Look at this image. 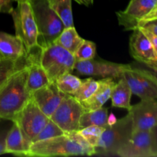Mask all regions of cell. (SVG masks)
<instances>
[{
	"mask_svg": "<svg viewBox=\"0 0 157 157\" xmlns=\"http://www.w3.org/2000/svg\"><path fill=\"white\" fill-rule=\"evenodd\" d=\"M95 149L78 131L65 133L61 136L32 143L25 156H93Z\"/></svg>",
	"mask_w": 157,
	"mask_h": 157,
	"instance_id": "obj_1",
	"label": "cell"
},
{
	"mask_svg": "<svg viewBox=\"0 0 157 157\" xmlns=\"http://www.w3.org/2000/svg\"><path fill=\"white\" fill-rule=\"evenodd\" d=\"M26 64L17 70L0 87V119L13 122L31 99L27 87Z\"/></svg>",
	"mask_w": 157,
	"mask_h": 157,
	"instance_id": "obj_2",
	"label": "cell"
},
{
	"mask_svg": "<svg viewBox=\"0 0 157 157\" xmlns=\"http://www.w3.org/2000/svg\"><path fill=\"white\" fill-rule=\"evenodd\" d=\"M39 61L51 81L75 70L76 59L74 54L56 42L39 48Z\"/></svg>",
	"mask_w": 157,
	"mask_h": 157,
	"instance_id": "obj_3",
	"label": "cell"
},
{
	"mask_svg": "<svg viewBox=\"0 0 157 157\" xmlns=\"http://www.w3.org/2000/svg\"><path fill=\"white\" fill-rule=\"evenodd\" d=\"M133 133L131 116L128 113L104 129L95 147V155L117 156L120 149L130 140Z\"/></svg>",
	"mask_w": 157,
	"mask_h": 157,
	"instance_id": "obj_4",
	"label": "cell"
},
{
	"mask_svg": "<svg viewBox=\"0 0 157 157\" xmlns=\"http://www.w3.org/2000/svg\"><path fill=\"white\" fill-rule=\"evenodd\" d=\"M10 15L13 19L15 35L21 39L27 53L39 49V33L31 2H18Z\"/></svg>",
	"mask_w": 157,
	"mask_h": 157,
	"instance_id": "obj_5",
	"label": "cell"
},
{
	"mask_svg": "<svg viewBox=\"0 0 157 157\" xmlns=\"http://www.w3.org/2000/svg\"><path fill=\"white\" fill-rule=\"evenodd\" d=\"M31 4L39 33V48L54 42L65 28L62 21L51 9L48 0H33Z\"/></svg>",
	"mask_w": 157,
	"mask_h": 157,
	"instance_id": "obj_6",
	"label": "cell"
},
{
	"mask_svg": "<svg viewBox=\"0 0 157 157\" xmlns=\"http://www.w3.org/2000/svg\"><path fill=\"white\" fill-rule=\"evenodd\" d=\"M85 111L82 104L72 95L66 94L50 119L64 133H71L80 130V120Z\"/></svg>",
	"mask_w": 157,
	"mask_h": 157,
	"instance_id": "obj_7",
	"label": "cell"
},
{
	"mask_svg": "<svg viewBox=\"0 0 157 157\" xmlns=\"http://www.w3.org/2000/svg\"><path fill=\"white\" fill-rule=\"evenodd\" d=\"M130 86L133 94L140 100L157 99V77L154 73L131 67L122 75Z\"/></svg>",
	"mask_w": 157,
	"mask_h": 157,
	"instance_id": "obj_8",
	"label": "cell"
},
{
	"mask_svg": "<svg viewBox=\"0 0 157 157\" xmlns=\"http://www.w3.org/2000/svg\"><path fill=\"white\" fill-rule=\"evenodd\" d=\"M50 118L46 116L31 98L22 110L17 115L13 122L20 127L29 142L32 144L34 138L42 130Z\"/></svg>",
	"mask_w": 157,
	"mask_h": 157,
	"instance_id": "obj_9",
	"label": "cell"
},
{
	"mask_svg": "<svg viewBox=\"0 0 157 157\" xmlns=\"http://www.w3.org/2000/svg\"><path fill=\"white\" fill-rule=\"evenodd\" d=\"M130 67V64H117L107 61H98L94 58L87 61H76L75 70L81 75L116 79L121 78L124 71Z\"/></svg>",
	"mask_w": 157,
	"mask_h": 157,
	"instance_id": "obj_10",
	"label": "cell"
},
{
	"mask_svg": "<svg viewBox=\"0 0 157 157\" xmlns=\"http://www.w3.org/2000/svg\"><path fill=\"white\" fill-rule=\"evenodd\" d=\"M129 46L130 55L136 61L157 71V53L149 38L138 28L133 30Z\"/></svg>",
	"mask_w": 157,
	"mask_h": 157,
	"instance_id": "obj_11",
	"label": "cell"
},
{
	"mask_svg": "<svg viewBox=\"0 0 157 157\" xmlns=\"http://www.w3.org/2000/svg\"><path fill=\"white\" fill-rule=\"evenodd\" d=\"M128 113L131 116L134 131H150L157 124L156 99H144L131 106Z\"/></svg>",
	"mask_w": 157,
	"mask_h": 157,
	"instance_id": "obj_12",
	"label": "cell"
},
{
	"mask_svg": "<svg viewBox=\"0 0 157 157\" xmlns=\"http://www.w3.org/2000/svg\"><path fill=\"white\" fill-rule=\"evenodd\" d=\"M157 5V0H130L124 10L116 12L120 25L125 30L137 29L139 21L148 15Z\"/></svg>",
	"mask_w": 157,
	"mask_h": 157,
	"instance_id": "obj_13",
	"label": "cell"
},
{
	"mask_svg": "<svg viewBox=\"0 0 157 157\" xmlns=\"http://www.w3.org/2000/svg\"><path fill=\"white\" fill-rule=\"evenodd\" d=\"M65 95L66 94L58 89L55 82L51 81L32 92L31 98L35 101L41 111L50 118Z\"/></svg>",
	"mask_w": 157,
	"mask_h": 157,
	"instance_id": "obj_14",
	"label": "cell"
},
{
	"mask_svg": "<svg viewBox=\"0 0 157 157\" xmlns=\"http://www.w3.org/2000/svg\"><path fill=\"white\" fill-rule=\"evenodd\" d=\"M121 157H154L150 131H134L130 140L117 153Z\"/></svg>",
	"mask_w": 157,
	"mask_h": 157,
	"instance_id": "obj_15",
	"label": "cell"
},
{
	"mask_svg": "<svg viewBox=\"0 0 157 157\" xmlns=\"http://www.w3.org/2000/svg\"><path fill=\"white\" fill-rule=\"evenodd\" d=\"M25 64L28 69L27 87L31 94L51 82L40 63L39 50L36 53L33 52L28 54Z\"/></svg>",
	"mask_w": 157,
	"mask_h": 157,
	"instance_id": "obj_16",
	"label": "cell"
},
{
	"mask_svg": "<svg viewBox=\"0 0 157 157\" xmlns=\"http://www.w3.org/2000/svg\"><path fill=\"white\" fill-rule=\"evenodd\" d=\"M0 54L14 61L25 59L27 51L18 36L0 32Z\"/></svg>",
	"mask_w": 157,
	"mask_h": 157,
	"instance_id": "obj_17",
	"label": "cell"
},
{
	"mask_svg": "<svg viewBox=\"0 0 157 157\" xmlns=\"http://www.w3.org/2000/svg\"><path fill=\"white\" fill-rule=\"evenodd\" d=\"M116 83L113 78H106L98 81V87L94 93L82 102L85 110H94L102 107L110 99L112 90Z\"/></svg>",
	"mask_w": 157,
	"mask_h": 157,
	"instance_id": "obj_18",
	"label": "cell"
},
{
	"mask_svg": "<svg viewBox=\"0 0 157 157\" xmlns=\"http://www.w3.org/2000/svg\"><path fill=\"white\" fill-rule=\"evenodd\" d=\"M31 144L19 126L13 122L12 127L6 133V153H11L16 156H25Z\"/></svg>",
	"mask_w": 157,
	"mask_h": 157,
	"instance_id": "obj_19",
	"label": "cell"
},
{
	"mask_svg": "<svg viewBox=\"0 0 157 157\" xmlns=\"http://www.w3.org/2000/svg\"><path fill=\"white\" fill-rule=\"evenodd\" d=\"M133 93L130 86L124 77L120 78V81L116 83L112 90L111 104L112 107L125 109L129 110L131 107V97Z\"/></svg>",
	"mask_w": 157,
	"mask_h": 157,
	"instance_id": "obj_20",
	"label": "cell"
},
{
	"mask_svg": "<svg viewBox=\"0 0 157 157\" xmlns=\"http://www.w3.org/2000/svg\"><path fill=\"white\" fill-rule=\"evenodd\" d=\"M110 124L109 123L108 110L106 107H101L94 110H85L80 120V128L90 126H96L107 128Z\"/></svg>",
	"mask_w": 157,
	"mask_h": 157,
	"instance_id": "obj_21",
	"label": "cell"
},
{
	"mask_svg": "<svg viewBox=\"0 0 157 157\" xmlns=\"http://www.w3.org/2000/svg\"><path fill=\"white\" fill-rule=\"evenodd\" d=\"M83 41L84 38L78 35L75 26H71L64 28L59 36L55 39V42L60 44L71 53L75 54Z\"/></svg>",
	"mask_w": 157,
	"mask_h": 157,
	"instance_id": "obj_22",
	"label": "cell"
},
{
	"mask_svg": "<svg viewBox=\"0 0 157 157\" xmlns=\"http://www.w3.org/2000/svg\"><path fill=\"white\" fill-rule=\"evenodd\" d=\"M51 9L62 21L64 27L74 25L72 0H48Z\"/></svg>",
	"mask_w": 157,
	"mask_h": 157,
	"instance_id": "obj_23",
	"label": "cell"
},
{
	"mask_svg": "<svg viewBox=\"0 0 157 157\" xmlns=\"http://www.w3.org/2000/svg\"><path fill=\"white\" fill-rule=\"evenodd\" d=\"M25 59L14 61L0 54V87L12 74L25 65Z\"/></svg>",
	"mask_w": 157,
	"mask_h": 157,
	"instance_id": "obj_24",
	"label": "cell"
},
{
	"mask_svg": "<svg viewBox=\"0 0 157 157\" xmlns=\"http://www.w3.org/2000/svg\"><path fill=\"white\" fill-rule=\"evenodd\" d=\"M57 87L66 94L73 95L81 85L82 80L72 75L71 72L61 75L55 81Z\"/></svg>",
	"mask_w": 157,
	"mask_h": 157,
	"instance_id": "obj_25",
	"label": "cell"
},
{
	"mask_svg": "<svg viewBox=\"0 0 157 157\" xmlns=\"http://www.w3.org/2000/svg\"><path fill=\"white\" fill-rule=\"evenodd\" d=\"M98 87V81H96L93 78H86V79L82 80V82H81L80 87L72 96L77 101L82 103L88 99L94 93Z\"/></svg>",
	"mask_w": 157,
	"mask_h": 157,
	"instance_id": "obj_26",
	"label": "cell"
},
{
	"mask_svg": "<svg viewBox=\"0 0 157 157\" xmlns=\"http://www.w3.org/2000/svg\"><path fill=\"white\" fill-rule=\"evenodd\" d=\"M97 46L94 42L88 40H84L75 52L74 55L76 61H87L94 59L96 56Z\"/></svg>",
	"mask_w": 157,
	"mask_h": 157,
	"instance_id": "obj_27",
	"label": "cell"
},
{
	"mask_svg": "<svg viewBox=\"0 0 157 157\" xmlns=\"http://www.w3.org/2000/svg\"><path fill=\"white\" fill-rule=\"evenodd\" d=\"M64 133H65L55 122H53L52 120L49 119L48 122L43 127L42 130L34 138L32 143L44 140L50 139V138L56 137V136H61V135L64 134Z\"/></svg>",
	"mask_w": 157,
	"mask_h": 157,
	"instance_id": "obj_28",
	"label": "cell"
},
{
	"mask_svg": "<svg viewBox=\"0 0 157 157\" xmlns=\"http://www.w3.org/2000/svg\"><path fill=\"white\" fill-rule=\"evenodd\" d=\"M104 129L105 128L101 127L90 126V127H86L80 129L78 130V133L91 147L95 149Z\"/></svg>",
	"mask_w": 157,
	"mask_h": 157,
	"instance_id": "obj_29",
	"label": "cell"
},
{
	"mask_svg": "<svg viewBox=\"0 0 157 157\" xmlns=\"http://www.w3.org/2000/svg\"><path fill=\"white\" fill-rule=\"evenodd\" d=\"M155 20H157V5L148 15H147L145 17H144V18L139 21L138 27L143 26L144 25L147 24V23L148 22H150V21H155Z\"/></svg>",
	"mask_w": 157,
	"mask_h": 157,
	"instance_id": "obj_30",
	"label": "cell"
},
{
	"mask_svg": "<svg viewBox=\"0 0 157 157\" xmlns=\"http://www.w3.org/2000/svg\"><path fill=\"white\" fill-rule=\"evenodd\" d=\"M153 156L157 157V124L150 130Z\"/></svg>",
	"mask_w": 157,
	"mask_h": 157,
	"instance_id": "obj_31",
	"label": "cell"
},
{
	"mask_svg": "<svg viewBox=\"0 0 157 157\" xmlns=\"http://www.w3.org/2000/svg\"><path fill=\"white\" fill-rule=\"evenodd\" d=\"M14 0H0V13L10 14L14 8L12 2Z\"/></svg>",
	"mask_w": 157,
	"mask_h": 157,
	"instance_id": "obj_32",
	"label": "cell"
},
{
	"mask_svg": "<svg viewBox=\"0 0 157 157\" xmlns=\"http://www.w3.org/2000/svg\"><path fill=\"white\" fill-rule=\"evenodd\" d=\"M138 29H140V30L145 34L146 36L149 38V40H150V42L152 43L155 51H156V52L157 53V35L152 33L151 32H150L149 30L146 29L145 28L143 27V26H140V27H138Z\"/></svg>",
	"mask_w": 157,
	"mask_h": 157,
	"instance_id": "obj_33",
	"label": "cell"
},
{
	"mask_svg": "<svg viewBox=\"0 0 157 157\" xmlns=\"http://www.w3.org/2000/svg\"><path fill=\"white\" fill-rule=\"evenodd\" d=\"M143 27H144L146 29H147V30H149L150 32H151L152 33H153L154 35H157V20L147 23V24L144 25Z\"/></svg>",
	"mask_w": 157,
	"mask_h": 157,
	"instance_id": "obj_34",
	"label": "cell"
},
{
	"mask_svg": "<svg viewBox=\"0 0 157 157\" xmlns=\"http://www.w3.org/2000/svg\"><path fill=\"white\" fill-rule=\"evenodd\" d=\"M7 133L0 134V155L6 153V136Z\"/></svg>",
	"mask_w": 157,
	"mask_h": 157,
	"instance_id": "obj_35",
	"label": "cell"
},
{
	"mask_svg": "<svg viewBox=\"0 0 157 157\" xmlns=\"http://www.w3.org/2000/svg\"><path fill=\"white\" fill-rule=\"evenodd\" d=\"M77 3L85 6H90L94 4V0H75Z\"/></svg>",
	"mask_w": 157,
	"mask_h": 157,
	"instance_id": "obj_36",
	"label": "cell"
},
{
	"mask_svg": "<svg viewBox=\"0 0 157 157\" xmlns=\"http://www.w3.org/2000/svg\"><path fill=\"white\" fill-rule=\"evenodd\" d=\"M15 1H16L17 2H31L33 0H15Z\"/></svg>",
	"mask_w": 157,
	"mask_h": 157,
	"instance_id": "obj_37",
	"label": "cell"
},
{
	"mask_svg": "<svg viewBox=\"0 0 157 157\" xmlns=\"http://www.w3.org/2000/svg\"><path fill=\"white\" fill-rule=\"evenodd\" d=\"M154 74H155V75L157 77V71H154Z\"/></svg>",
	"mask_w": 157,
	"mask_h": 157,
	"instance_id": "obj_38",
	"label": "cell"
},
{
	"mask_svg": "<svg viewBox=\"0 0 157 157\" xmlns=\"http://www.w3.org/2000/svg\"><path fill=\"white\" fill-rule=\"evenodd\" d=\"M0 121H1V119H0Z\"/></svg>",
	"mask_w": 157,
	"mask_h": 157,
	"instance_id": "obj_39",
	"label": "cell"
}]
</instances>
